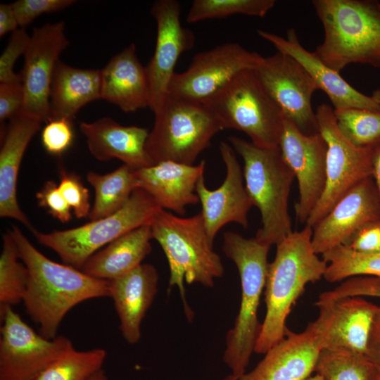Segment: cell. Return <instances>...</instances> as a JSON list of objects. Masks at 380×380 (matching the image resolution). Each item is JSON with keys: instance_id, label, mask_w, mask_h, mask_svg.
<instances>
[{"instance_id": "cell-43", "label": "cell", "mask_w": 380, "mask_h": 380, "mask_svg": "<svg viewBox=\"0 0 380 380\" xmlns=\"http://www.w3.org/2000/svg\"><path fill=\"white\" fill-rule=\"evenodd\" d=\"M347 246L361 253L379 252L380 222L362 229Z\"/></svg>"}, {"instance_id": "cell-46", "label": "cell", "mask_w": 380, "mask_h": 380, "mask_svg": "<svg viewBox=\"0 0 380 380\" xmlns=\"http://www.w3.org/2000/svg\"><path fill=\"white\" fill-rule=\"evenodd\" d=\"M372 175L380 197V145L376 146L372 157Z\"/></svg>"}, {"instance_id": "cell-39", "label": "cell", "mask_w": 380, "mask_h": 380, "mask_svg": "<svg viewBox=\"0 0 380 380\" xmlns=\"http://www.w3.org/2000/svg\"><path fill=\"white\" fill-rule=\"evenodd\" d=\"M74 0H18L11 3L20 28H25L37 17L63 10Z\"/></svg>"}, {"instance_id": "cell-41", "label": "cell", "mask_w": 380, "mask_h": 380, "mask_svg": "<svg viewBox=\"0 0 380 380\" xmlns=\"http://www.w3.org/2000/svg\"><path fill=\"white\" fill-rule=\"evenodd\" d=\"M38 204L62 223L72 218L71 208L53 181L46 182L36 194Z\"/></svg>"}, {"instance_id": "cell-9", "label": "cell", "mask_w": 380, "mask_h": 380, "mask_svg": "<svg viewBox=\"0 0 380 380\" xmlns=\"http://www.w3.org/2000/svg\"><path fill=\"white\" fill-rule=\"evenodd\" d=\"M203 104L215 114L224 129L243 132L260 147L279 146L284 116L255 70L241 72Z\"/></svg>"}, {"instance_id": "cell-2", "label": "cell", "mask_w": 380, "mask_h": 380, "mask_svg": "<svg viewBox=\"0 0 380 380\" xmlns=\"http://www.w3.org/2000/svg\"><path fill=\"white\" fill-rule=\"evenodd\" d=\"M312 228L305 225L278 243L265 286L266 314L255 352L265 354L286 336V319L305 286L322 277L327 263L312 244Z\"/></svg>"}, {"instance_id": "cell-15", "label": "cell", "mask_w": 380, "mask_h": 380, "mask_svg": "<svg viewBox=\"0 0 380 380\" xmlns=\"http://www.w3.org/2000/svg\"><path fill=\"white\" fill-rule=\"evenodd\" d=\"M68 45L64 21L46 23L33 29L24 53L20 74L24 91L22 111L42 122L50 120L51 81L59 56Z\"/></svg>"}, {"instance_id": "cell-31", "label": "cell", "mask_w": 380, "mask_h": 380, "mask_svg": "<svg viewBox=\"0 0 380 380\" xmlns=\"http://www.w3.org/2000/svg\"><path fill=\"white\" fill-rule=\"evenodd\" d=\"M327 263L324 279L334 283L357 276L380 278V251L361 253L338 246L322 255Z\"/></svg>"}, {"instance_id": "cell-19", "label": "cell", "mask_w": 380, "mask_h": 380, "mask_svg": "<svg viewBox=\"0 0 380 380\" xmlns=\"http://www.w3.org/2000/svg\"><path fill=\"white\" fill-rule=\"evenodd\" d=\"M220 152L226 167L224 182L215 190H210L203 175L196 188L202 206L201 213L212 245L220 229L229 222L247 228L248 213L253 206L243 184V172L234 150L229 143L221 141Z\"/></svg>"}, {"instance_id": "cell-44", "label": "cell", "mask_w": 380, "mask_h": 380, "mask_svg": "<svg viewBox=\"0 0 380 380\" xmlns=\"http://www.w3.org/2000/svg\"><path fill=\"white\" fill-rule=\"evenodd\" d=\"M366 355L375 365L380 366V305L370 332Z\"/></svg>"}, {"instance_id": "cell-26", "label": "cell", "mask_w": 380, "mask_h": 380, "mask_svg": "<svg viewBox=\"0 0 380 380\" xmlns=\"http://www.w3.org/2000/svg\"><path fill=\"white\" fill-rule=\"evenodd\" d=\"M101 70V99L125 113L149 107V87L146 67L130 44L115 55Z\"/></svg>"}, {"instance_id": "cell-3", "label": "cell", "mask_w": 380, "mask_h": 380, "mask_svg": "<svg viewBox=\"0 0 380 380\" xmlns=\"http://www.w3.org/2000/svg\"><path fill=\"white\" fill-rule=\"evenodd\" d=\"M324 28L315 54L339 72L351 63L380 69V3L374 0H313Z\"/></svg>"}, {"instance_id": "cell-45", "label": "cell", "mask_w": 380, "mask_h": 380, "mask_svg": "<svg viewBox=\"0 0 380 380\" xmlns=\"http://www.w3.org/2000/svg\"><path fill=\"white\" fill-rule=\"evenodd\" d=\"M19 27L11 4H0V37L13 32Z\"/></svg>"}, {"instance_id": "cell-13", "label": "cell", "mask_w": 380, "mask_h": 380, "mask_svg": "<svg viewBox=\"0 0 380 380\" xmlns=\"http://www.w3.org/2000/svg\"><path fill=\"white\" fill-rule=\"evenodd\" d=\"M255 72L284 118L303 134L319 133L311 99L318 89L307 71L294 58L277 52L264 58Z\"/></svg>"}, {"instance_id": "cell-18", "label": "cell", "mask_w": 380, "mask_h": 380, "mask_svg": "<svg viewBox=\"0 0 380 380\" xmlns=\"http://www.w3.org/2000/svg\"><path fill=\"white\" fill-rule=\"evenodd\" d=\"M279 148L298 180L297 221L305 224L320 199L326 183L327 144L319 133L305 134L284 118Z\"/></svg>"}, {"instance_id": "cell-38", "label": "cell", "mask_w": 380, "mask_h": 380, "mask_svg": "<svg viewBox=\"0 0 380 380\" xmlns=\"http://www.w3.org/2000/svg\"><path fill=\"white\" fill-rule=\"evenodd\" d=\"M73 139L72 122L66 119L51 120L42 129V145L53 156L63 153L72 145Z\"/></svg>"}, {"instance_id": "cell-22", "label": "cell", "mask_w": 380, "mask_h": 380, "mask_svg": "<svg viewBox=\"0 0 380 380\" xmlns=\"http://www.w3.org/2000/svg\"><path fill=\"white\" fill-rule=\"evenodd\" d=\"M205 165V160L196 165L162 161L135 170L138 187L146 191L163 210L184 215L187 205L199 201L196 188L204 174Z\"/></svg>"}, {"instance_id": "cell-50", "label": "cell", "mask_w": 380, "mask_h": 380, "mask_svg": "<svg viewBox=\"0 0 380 380\" xmlns=\"http://www.w3.org/2000/svg\"><path fill=\"white\" fill-rule=\"evenodd\" d=\"M303 380H324V379L320 375L316 374L315 376H310Z\"/></svg>"}, {"instance_id": "cell-14", "label": "cell", "mask_w": 380, "mask_h": 380, "mask_svg": "<svg viewBox=\"0 0 380 380\" xmlns=\"http://www.w3.org/2000/svg\"><path fill=\"white\" fill-rule=\"evenodd\" d=\"M317 318L308 326L321 350L366 354L378 305L362 296L329 298L320 294Z\"/></svg>"}, {"instance_id": "cell-4", "label": "cell", "mask_w": 380, "mask_h": 380, "mask_svg": "<svg viewBox=\"0 0 380 380\" xmlns=\"http://www.w3.org/2000/svg\"><path fill=\"white\" fill-rule=\"evenodd\" d=\"M270 246L254 238L226 232L222 251L237 267L241 280V302L234 326L226 336L223 361L232 374L239 379L246 372L259 337L262 324L258 317L265 289Z\"/></svg>"}, {"instance_id": "cell-25", "label": "cell", "mask_w": 380, "mask_h": 380, "mask_svg": "<svg viewBox=\"0 0 380 380\" xmlns=\"http://www.w3.org/2000/svg\"><path fill=\"white\" fill-rule=\"evenodd\" d=\"M80 130L89 152L99 161L117 158L136 170L153 165L146 150L149 132L144 127L122 125L104 117L80 122Z\"/></svg>"}, {"instance_id": "cell-32", "label": "cell", "mask_w": 380, "mask_h": 380, "mask_svg": "<svg viewBox=\"0 0 380 380\" xmlns=\"http://www.w3.org/2000/svg\"><path fill=\"white\" fill-rule=\"evenodd\" d=\"M27 278V270L8 229L3 236L0 255V313L23 302Z\"/></svg>"}, {"instance_id": "cell-10", "label": "cell", "mask_w": 380, "mask_h": 380, "mask_svg": "<svg viewBox=\"0 0 380 380\" xmlns=\"http://www.w3.org/2000/svg\"><path fill=\"white\" fill-rule=\"evenodd\" d=\"M319 132L327 144L326 183L323 194L305 224L313 227L353 187L372 175L374 149L360 148L340 132L334 110L322 103L317 108Z\"/></svg>"}, {"instance_id": "cell-5", "label": "cell", "mask_w": 380, "mask_h": 380, "mask_svg": "<svg viewBox=\"0 0 380 380\" xmlns=\"http://www.w3.org/2000/svg\"><path fill=\"white\" fill-rule=\"evenodd\" d=\"M227 139L243 160L245 187L261 215V227L255 238L270 246H277L293 232L289 197L295 175L279 146L260 147L235 136Z\"/></svg>"}, {"instance_id": "cell-12", "label": "cell", "mask_w": 380, "mask_h": 380, "mask_svg": "<svg viewBox=\"0 0 380 380\" xmlns=\"http://www.w3.org/2000/svg\"><path fill=\"white\" fill-rule=\"evenodd\" d=\"M0 316V380H31L72 345L64 336L37 334L12 307Z\"/></svg>"}, {"instance_id": "cell-51", "label": "cell", "mask_w": 380, "mask_h": 380, "mask_svg": "<svg viewBox=\"0 0 380 380\" xmlns=\"http://www.w3.org/2000/svg\"><path fill=\"white\" fill-rule=\"evenodd\" d=\"M222 380H238V379L231 374L227 376Z\"/></svg>"}, {"instance_id": "cell-30", "label": "cell", "mask_w": 380, "mask_h": 380, "mask_svg": "<svg viewBox=\"0 0 380 380\" xmlns=\"http://www.w3.org/2000/svg\"><path fill=\"white\" fill-rule=\"evenodd\" d=\"M106 356L103 348L78 350L71 345L31 380H90L102 369Z\"/></svg>"}, {"instance_id": "cell-40", "label": "cell", "mask_w": 380, "mask_h": 380, "mask_svg": "<svg viewBox=\"0 0 380 380\" xmlns=\"http://www.w3.org/2000/svg\"><path fill=\"white\" fill-rule=\"evenodd\" d=\"M329 298L343 296H372L380 298V278L370 276H357L343 281L334 290L322 293Z\"/></svg>"}, {"instance_id": "cell-42", "label": "cell", "mask_w": 380, "mask_h": 380, "mask_svg": "<svg viewBox=\"0 0 380 380\" xmlns=\"http://www.w3.org/2000/svg\"><path fill=\"white\" fill-rule=\"evenodd\" d=\"M24 103L21 82L0 84V120H11L20 113Z\"/></svg>"}, {"instance_id": "cell-35", "label": "cell", "mask_w": 380, "mask_h": 380, "mask_svg": "<svg viewBox=\"0 0 380 380\" xmlns=\"http://www.w3.org/2000/svg\"><path fill=\"white\" fill-rule=\"evenodd\" d=\"M274 5V0H195L186 20L192 23L236 14L262 18Z\"/></svg>"}, {"instance_id": "cell-33", "label": "cell", "mask_w": 380, "mask_h": 380, "mask_svg": "<svg viewBox=\"0 0 380 380\" xmlns=\"http://www.w3.org/2000/svg\"><path fill=\"white\" fill-rule=\"evenodd\" d=\"M375 367L366 354L322 349L315 372L324 380H372Z\"/></svg>"}, {"instance_id": "cell-23", "label": "cell", "mask_w": 380, "mask_h": 380, "mask_svg": "<svg viewBox=\"0 0 380 380\" xmlns=\"http://www.w3.org/2000/svg\"><path fill=\"white\" fill-rule=\"evenodd\" d=\"M108 281L122 337L129 344H136L141 338L142 320L158 291V272L153 265L141 263L126 274Z\"/></svg>"}, {"instance_id": "cell-16", "label": "cell", "mask_w": 380, "mask_h": 380, "mask_svg": "<svg viewBox=\"0 0 380 380\" xmlns=\"http://www.w3.org/2000/svg\"><path fill=\"white\" fill-rule=\"evenodd\" d=\"M151 13L156 22L157 36L155 51L146 70L149 87L148 108L156 113L167 96L180 55L193 47L195 37L181 23V5L178 1H156Z\"/></svg>"}, {"instance_id": "cell-36", "label": "cell", "mask_w": 380, "mask_h": 380, "mask_svg": "<svg viewBox=\"0 0 380 380\" xmlns=\"http://www.w3.org/2000/svg\"><path fill=\"white\" fill-rule=\"evenodd\" d=\"M58 189L78 219L89 217L91 206L89 192L75 173L60 170Z\"/></svg>"}, {"instance_id": "cell-34", "label": "cell", "mask_w": 380, "mask_h": 380, "mask_svg": "<svg viewBox=\"0 0 380 380\" xmlns=\"http://www.w3.org/2000/svg\"><path fill=\"white\" fill-rule=\"evenodd\" d=\"M334 113L340 132L354 146L374 149L380 145V112L347 108Z\"/></svg>"}, {"instance_id": "cell-28", "label": "cell", "mask_w": 380, "mask_h": 380, "mask_svg": "<svg viewBox=\"0 0 380 380\" xmlns=\"http://www.w3.org/2000/svg\"><path fill=\"white\" fill-rule=\"evenodd\" d=\"M151 239L150 224L138 227L95 253L81 270L105 281L120 277L141 264L151 251Z\"/></svg>"}, {"instance_id": "cell-7", "label": "cell", "mask_w": 380, "mask_h": 380, "mask_svg": "<svg viewBox=\"0 0 380 380\" xmlns=\"http://www.w3.org/2000/svg\"><path fill=\"white\" fill-rule=\"evenodd\" d=\"M154 115L146 144L153 165L162 161L194 165L213 137L224 129L204 104L169 96Z\"/></svg>"}, {"instance_id": "cell-37", "label": "cell", "mask_w": 380, "mask_h": 380, "mask_svg": "<svg viewBox=\"0 0 380 380\" xmlns=\"http://www.w3.org/2000/svg\"><path fill=\"white\" fill-rule=\"evenodd\" d=\"M30 39L25 28L11 33L8 43L0 57V82H22L21 76L14 72V65L20 56L24 55Z\"/></svg>"}, {"instance_id": "cell-8", "label": "cell", "mask_w": 380, "mask_h": 380, "mask_svg": "<svg viewBox=\"0 0 380 380\" xmlns=\"http://www.w3.org/2000/svg\"><path fill=\"white\" fill-rule=\"evenodd\" d=\"M161 208L144 189H135L118 211L82 226L50 233L32 232L37 241L53 250L63 262L81 270L95 253L120 236L151 224Z\"/></svg>"}, {"instance_id": "cell-20", "label": "cell", "mask_w": 380, "mask_h": 380, "mask_svg": "<svg viewBox=\"0 0 380 380\" xmlns=\"http://www.w3.org/2000/svg\"><path fill=\"white\" fill-rule=\"evenodd\" d=\"M258 35L270 42L278 51L294 58L307 71L332 103L334 110L357 108L380 112V105L372 96L358 91L339 74L325 65L314 52L300 43L295 30H288L286 38L262 30Z\"/></svg>"}, {"instance_id": "cell-21", "label": "cell", "mask_w": 380, "mask_h": 380, "mask_svg": "<svg viewBox=\"0 0 380 380\" xmlns=\"http://www.w3.org/2000/svg\"><path fill=\"white\" fill-rule=\"evenodd\" d=\"M42 122L21 111L9 120L0 150V216L20 222L32 232L35 229L18 203L17 180L24 153Z\"/></svg>"}, {"instance_id": "cell-48", "label": "cell", "mask_w": 380, "mask_h": 380, "mask_svg": "<svg viewBox=\"0 0 380 380\" xmlns=\"http://www.w3.org/2000/svg\"><path fill=\"white\" fill-rule=\"evenodd\" d=\"M372 380H380V366L376 365L372 374Z\"/></svg>"}, {"instance_id": "cell-17", "label": "cell", "mask_w": 380, "mask_h": 380, "mask_svg": "<svg viewBox=\"0 0 380 380\" xmlns=\"http://www.w3.org/2000/svg\"><path fill=\"white\" fill-rule=\"evenodd\" d=\"M380 222V197L372 177L348 191L313 227L312 247L317 254L349 246L364 228Z\"/></svg>"}, {"instance_id": "cell-49", "label": "cell", "mask_w": 380, "mask_h": 380, "mask_svg": "<svg viewBox=\"0 0 380 380\" xmlns=\"http://www.w3.org/2000/svg\"><path fill=\"white\" fill-rule=\"evenodd\" d=\"M372 99L380 105V89L373 91Z\"/></svg>"}, {"instance_id": "cell-47", "label": "cell", "mask_w": 380, "mask_h": 380, "mask_svg": "<svg viewBox=\"0 0 380 380\" xmlns=\"http://www.w3.org/2000/svg\"><path fill=\"white\" fill-rule=\"evenodd\" d=\"M90 380H108V377L102 369L98 372L95 375H94Z\"/></svg>"}, {"instance_id": "cell-24", "label": "cell", "mask_w": 380, "mask_h": 380, "mask_svg": "<svg viewBox=\"0 0 380 380\" xmlns=\"http://www.w3.org/2000/svg\"><path fill=\"white\" fill-rule=\"evenodd\" d=\"M320 350L309 329L300 333L288 329L285 337L238 380H303L315 372Z\"/></svg>"}, {"instance_id": "cell-27", "label": "cell", "mask_w": 380, "mask_h": 380, "mask_svg": "<svg viewBox=\"0 0 380 380\" xmlns=\"http://www.w3.org/2000/svg\"><path fill=\"white\" fill-rule=\"evenodd\" d=\"M101 70L74 68L59 61L51 85L49 120L63 118L73 122L80 109L101 99Z\"/></svg>"}, {"instance_id": "cell-1", "label": "cell", "mask_w": 380, "mask_h": 380, "mask_svg": "<svg viewBox=\"0 0 380 380\" xmlns=\"http://www.w3.org/2000/svg\"><path fill=\"white\" fill-rule=\"evenodd\" d=\"M9 231L20 259L27 270L23 303L27 314L39 324L43 336L50 339L56 337L63 318L77 305L90 299L110 297L108 281L50 260L17 226H12Z\"/></svg>"}, {"instance_id": "cell-11", "label": "cell", "mask_w": 380, "mask_h": 380, "mask_svg": "<svg viewBox=\"0 0 380 380\" xmlns=\"http://www.w3.org/2000/svg\"><path fill=\"white\" fill-rule=\"evenodd\" d=\"M264 57L238 43L227 42L196 54L189 68L175 72L167 96L203 103L227 86L239 73L255 70Z\"/></svg>"}, {"instance_id": "cell-6", "label": "cell", "mask_w": 380, "mask_h": 380, "mask_svg": "<svg viewBox=\"0 0 380 380\" xmlns=\"http://www.w3.org/2000/svg\"><path fill=\"white\" fill-rule=\"evenodd\" d=\"M152 239L162 248L170 268L169 288L177 286L188 319L193 314L187 305L184 283H198L213 287L221 277L224 266L208 238L201 213L190 217H178L160 210L151 224Z\"/></svg>"}, {"instance_id": "cell-29", "label": "cell", "mask_w": 380, "mask_h": 380, "mask_svg": "<svg viewBox=\"0 0 380 380\" xmlns=\"http://www.w3.org/2000/svg\"><path fill=\"white\" fill-rule=\"evenodd\" d=\"M135 170L123 164L105 175L94 172L87 174V179L95 191L89 215L91 221L110 215L127 202L133 191L138 188Z\"/></svg>"}]
</instances>
